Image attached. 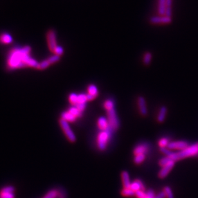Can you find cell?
<instances>
[{
  "instance_id": "1",
  "label": "cell",
  "mask_w": 198,
  "mask_h": 198,
  "mask_svg": "<svg viewBox=\"0 0 198 198\" xmlns=\"http://www.w3.org/2000/svg\"><path fill=\"white\" fill-rule=\"evenodd\" d=\"M31 48L25 46L21 48H14L9 53L8 57V67L11 69L25 68L27 67L38 68L39 63L32 58L30 53Z\"/></svg>"
},
{
  "instance_id": "2",
  "label": "cell",
  "mask_w": 198,
  "mask_h": 198,
  "mask_svg": "<svg viewBox=\"0 0 198 198\" xmlns=\"http://www.w3.org/2000/svg\"><path fill=\"white\" fill-rule=\"evenodd\" d=\"M198 155V143L189 145L186 149L182 150L180 152L173 153L168 157L174 162L178 161L188 157L196 156Z\"/></svg>"
},
{
  "instance_id": "3",
  "label": "cell",
  "mask_w": 198,
  "mask_h": 198,
  "mask_svg": "<svg viewBox=\"0 0 198 198\" xmlns=\"http://www.w3.org/2000/svg\"><path fill=\"white\" fill-rule=\"evenodd\" d=\"M110 128L106 131H102L97 136V145L100 150H104L106 149L108 141L110 138Z\"/></svg>"
},
{
  "instance_id": "4",
  "label": "cell",
  "mask_w": 198,
  "mask_h": 198,
  "mask_svg": "<svg viewBox=\"0 0 198 198\" xmlns=\"http://www.w3.org/2000/svg\"><path fill=\"white\" fill-rule=\"evenodd\" d=\"M107 114L109 128L113 131L117 130L119 127L120 123L115 108L107 111Z\"/></svg>"
},
{
  "instance_id": "5",
  "label": "cell",
  "mask_w": 198,
  "mask_h": 198,
  "mask_svg": "<svg viewBox=\"0 0 198 198\" xmlns=\"http://www.w3.org/2000/svg\"><path fill=\"white\" fill-rule=\"evenodd\" d=\"M59 124L68 140L70 141L71 142H75V140H76V136H75V133L71 129L68 122L61 118L59 120Z\"/></svg>"
},
{
  "instance_id": "6",
  "label": "cell",
  "mask_w": 198,
  "mask_h": 198,
  "mask_svg": "<svg viewBox=\"0 0 198 198\" xmlns=\"http://www.w3.org/2000/svg\"><path fill=\"white\" fill-rule=\"evenodd\" d=\"M173 18L166 16H154L150 18L149 23L153 25H167L171 24Z\"/></svg>"
},
{
  "instance_id": "7",
  "label": "cell",
  "mask_w": 198,
  "mask_h": 198,
  "mask_svg": "<svg viewBox=\"0 0 198 198\" xmlns=\"http://www.w3.org/2000/svg\"><path fill=\"white\" fill-rule=\"evenodd\" d=\"M46 40L49 50L53 53L56 47L58 46V41H57L56 32L53 29H50L47 32Z\"/></svg>"
},
{
  "instance_id": "8",
  "label": "cell",
  "mask_w": 198,
  "mask_h": 198,
  "mask_svg": "<svg viewBox=\"0 0 198 198\" xmlns=\"http://www.w3.org/2000/svg\"><path fill=\"white\" fill-rule=\"evenodd\" d=\"M175 164V162L174 160H171V162L168 163L167 165L162 167V169L160 170L159 173H158V176L159 178L163 179L167 177V176L169 174V173L171 172V170L173 168Z\"/></svg>"
},
{
  "instance_id": "9",
  "label": "cell",
  "mask_w": 198,
  "mask_h": 198,
  "mask_svg": "<svg viewBox=\"0 0 198 198\" xmlns=\"http://www.w3.org/2000/svg\"><path fill=\"white\" fill-rule=\"evenodd\" d=\"M189 146L188 144L185 141H175L170 142L167 146V148L170 150L172 149H177V150H183Z\"/></svg>"
},
{
  "instance_id": "10",
  "label": "cell",
  "mask_w": 198,
  "mask_h": 198,
  "mask_svg": "<svg viewBox=\"0 0 198 198\" xmlns=\"http://www.w3.org/2000/svg\"><path fill=\"white\" fill-rule=\"evenodd\" d=\"M99 94L98 89L94 84H91L88 88V94L86 95L88 100H93L95 99Z\"/></svg>"
},
{
  "instance_id": "11",
  "label": "cell",
  "mask_w": 198,
  "mask_h": 198,
  "mask_svg": "<svg viewBox=\"0 0 198 198\" xmlns=\"http://www.w3.org/2000/svg\"><path fill=\"white\" fill-rule=\"evenodd\" d=\"M138 106L140 114L142 116H146L147 115V108L146 102L144 97H139L138 99Z\"/></svg>"
},
{
  "instance_id": "12",
  "label": "cell",
  "mask_w": 198,
  "mask_h": 198,
  "mask_svg": "<svg viewBox=\"0 0 198 198\" xmlns=\"http://www.w3.org/2000/svg\"><path fill=\"white\" fill-rule=\"evenodd\" d=\"M130 188L135 192L139 191H145V190L144 183L140 180H136L133 182H132L131 184Z\"/></svg>"
},
{
  "instance_id": "13",
  "label": "cell",
  "mask_w": 198,
  "mask_h": 198,
  "mask_svg": "<svg viewBox=\"0 0 198 198\" xmlns=\"http://www.w3.org/2000/svg\"><path fill=\"white\" fill-rule=\"evenodd\" d=\"M97 124H98L99 128L101 131H106L108 129H109L108 120V118L104 117H101L98 119Z\"/></svg>"
},
{
  "instance_id": "14",
  "label": "cell",
  "mask_w": 198,
  "mask_h": 198,
  "mask_svg": "<svg viewBox=\"0 0 198 198\" xmlns=\"http://www.w3.org/2000/svg\"><path fill=\"white\" fill-rule=\"evenodd\" d=\"M166 10V0H158L157 11L159 16H164Z\"/></svg>"
},
{
  "instance_id": "15",
  "label": "cell",
  "mask_w": 198,
  "mask_h": 198,
  "mask_svg": "<svg viewBox=\"0 0 198 198\" xmlns=\"http://www.w3.org/2000/svg\"><path fill=\"white\" fill-rule=\"evenodd\" d=\"M148 151V147L144 144H140L137 145L134 150L133 153L135 156L138 154H145V153Z\"/></svg>"
},
{
  "instance_id": "16",
  "label": "cell",
  "mask_w": 198,
  "mask_h": 198,
  "mask_svg": "<svg viewBox=\"0 0 198 198\" xmlns=\"http://www.w3.org/2000/svg\"><path fill=\"white\" fill-rule=\"evenodd\" d=\"M121 176L124 188H130L131 183L130 181L129 173L127 171H123L121 174Z\"/></svg>"
},
{
  "instance_id": "17",
  "label": "cell",
  "mask_w": 198,
  "mask_h": 198,
  "mask_svg": "<svg viewBox=\"0 0 198 198\" xmlns=\"http://www.w3.org/2000/svg\"><path fill=\"white\" fill-rule=\"evenodd\" d=\"M61 118L68 122H73L77 119V117L73 115L68 111L63 112L61 114Z\"/></svg>"
},
{
  "instance_id": "18",
  "label": "cell",
  "mask_w": 198,
  "mask_h": 198,
  "mask_svg": "<svg viewBox=\"0 0 198 198\" xmlns=\"http://www.w3.org/2000/svg\"><path fill=\"white\" fill-rule=\"evenodd\" d=\"M12 41V37L10 34L5 33L0 35V43L3 44H10Z\"/></svg>"
},
{
  "instance_id": "19",
  "label": "cell",
  "mask_w": 198,
  "mask_h": 198,
  "mask_svg": "<svg viewBox=\"0 0 198 198\" xmlns=\"http://www.w3.org/2000/svg\"><path fill=\"white\" fill-rule=\"evenodd\" d=\"M165 16L173 17V0H166V10Z\"/></svg>"
},
{
  "instance_id": "20",
  "label": "cell",
  "mask_w": 198,
  "mask_h": 198,
  "mask_svg": "<svg viewBox=\"0 0 198 198\" xmlns=\"http://www.w3.org/2000/svg\"><path fill=\"white\" fill-rule=\"evenodd\" d=\"M167 109L165 106L162 107L161 109H160L158 117H157L158 122H159V123H162V122H163L165 120L166 115H167Z\"/></svg>"
},
{
  "instance_id": "21",
  "label": "cell",
  "mask_w": 198,
  "mask_h": 198,
  "mask_svg": "<svg viewBox=\"0 0 198 198\" xmlns=\"http://www.w3.org/2000/svg\"><path fill=\"white\" fill-rule=\"evenodd\" d=\"M153 59V55L152 53L150 52H146L144 56H143V63L144 65L147 66L149 65L150 63L151 62Z\"/></svg>"
},
{
  "instance_id": "22",
  "label": "cell",
  "mask_w": 198,
  "mask_h": 198,
  "mask_svg": "<svg viewBox=\"0 0 198 198\" xmlns=\"http://www.w3.org/2000/svg\"><path fill=\"white\" fill-rule=\"evenodd\" d=\"M135 192L131 189V188H124L122 190L121 194L124 197H132L135 196Z\"/></svg>"
},
{
  "instance_id": "23",
  "label": "cell",
  "mask_w": 198,
  "mask_h": 198,
  "mask_svg": "<svg viewBox=\"0 0 198 198\" xmlns=\"http://www.w3.org/2000/svg\"><path fill=\"white\" fill-rule=\"evenodd\" d=\"M58 195V189H52L47 192L43 198H57Z\"/></svg>"
},
{
  "instance_id": "24",
  "label": "cell",
  "mask_w": 198,
  "mask_h": 198,
  "mask_svg": "<svg viewBox=\"0 0 198 198\" xmlns=\"http://www.w3.org/2000/svg\"><path fill=\"white\" fill-rule=\"evenodd\" d=\"M68 111H69L70 113H71L73 115H74L75 117H76L77 118V117H81V115H82V112H81V111L79 110V109H78L76 106H72V107H71V108L69 109Z\"/></svg>"
},
{
  "instance_id": "25",
  "label": "cell",
  "mask_w": 198,
  "mask_h": 198,
  "mask_svg": "<svg viewBox=\"0 0 198 198\" xmlns=\"http://www.w3.org/2000/svg\"><path fill=\"white\" fill-rule=\"evenodd\" d=\"M69 100L72 105L76 106L78 104V95L75 93H71L69 96Z\"/></svg>"
},
{
  "instance_id": "26",
  "label": "cell",
  "mask_w": 198,
  "mask_h": 198,
  "mask_svg": "<svg viewBox=\"0 0 198 198\" xmlns=\"http://www.w3.org/2000/svg\"><path fill=\"white\" fill-rule=\"evenodd\" d=\"M104 108L107 111L111 110L112 109H114L115 108V107H114V102H113V100H111L110 99H108V100H106L104 102Z\"/></svg>"
},
{
  "instance_id": "27",
  "label": "cell",
  "mask_w": 198,
  "mask_h": 198,
  "mask_svg": "<svg viewBox=\"0 0 198 198\" xmlns=\"http://www.w3.org/2000/svg\"><path fill=\"white\" fill-rule=\"evenodd\" d=\"M145 159V154H138L136 155L134 158V162L135 163L139 165L142 163Z\"/></svg>"
},
{
  "instance_id": "28",
  "label": "cell",
  "mask_w": 198,
  "mask_h": 198,
  "mask_svg": "<svg viewBox=\"0 0 198 198\" xmlns=\"http://www.w3.org/2000/svg\"><path fill=\"white\" fill-rule=\"evenodd\" d=\"M169 143L170 142H169L168 138H162L161 139H159V140L158 141V145L161 148H166V147H167Z\"/></svg>"
},
{
  "instance_id": "29",
  "label": "cell",
  "mask_w": 198,
  "mask_h": 198,
  "mask_svg": "<svg viewBox=\"0 0 198 198\" xmlns=\"http://www.w3.org/2000/svg\"><path fill=\"white\" fill-rule=\"evenodd\" d=\"M163 191L165 194L166 198H174V194H173V191L169 186H165V188H163Z\"/></svg>"
},
{
  "instance_id": "30",
  "label": "cell",
  "mask_w": 198,
  "mask_h": 198,
  "mask_svg": "<svg viewBox=\"0 0 198 198\" xmlns=\"http://www.w3.org/2000/svg\"><path fill=\"white\" fill-rule=\"evenodd\" d=\"M171 160L172 159L170 158L168 156H166L159 160V165L162 167L165 166V165H167L168 163H169L171 161Z\"/></svg>"
},
{
  "instance_id": "31",
  "label": "cell",
  "mask_w": 198,
  "mask_h": 198,
  "mask_svg": "<svg viewBox=\"0 0 198 198\" xmlns=\"http://www.w3.org/2000/svg\"><path fill=\"white\" fill-rule=\"evenodd\" d=\"M50 65V62L48 61V59H46V60H44V61H42L41 62L39 63V67H38V68H37V69H39V70H44V69L48 68Z\"/></svg>"
},
{
  "instance_id": "32",
  "label": "cell",
  "mask_w": 198,
  "mask_h": 198,
  "mask_svg": "<svg viewBox=\"0 0 198 198\" xmlns=\"http://www.w3.org/2000/svg\"><path fill=\"white\" fill-rule=\"evenodd\" d=\"M61 59V57L59 55H57L55 54L50 56V58L48 59V61L50 62V64H55L56 62H58V61H59Z\"/></svg>"
},
{
  "instance_id": "33",
  "label": "cell",
  "mask_w": 198,
  "mask_h": 198,
  "mask_svg": "<svg viewBox=\"0 0 198 198\" xmlns=\"http://www.w3.org/2000/svg\"><path fill=\"white\" fill-rule=\"evenodd\" d=\"M88 101L87 96L85 94H80L78 95V104H86Z\"/></svg>"
},
{
  "instance_id": "34",
  "label": "cell",
  "mask_w": 198,
  "mask_h": 198,
  "mask_svg": "<svg viewBox=\"0 0 198 198\" xmlns=\"http://www.w3.org/2000/svg\"><path fill=\"white\" fill-rule=\"evenodd\" d=\"M0 198H15V195L12 192H0Z\"/></svg>"
},
{
  "instance_id": "35",
  "label": "cell",
  "mask_w": 198,
  "mask_h": 198,
  "mask_svg": "<svg viewBox=\"0 0 198 198\" xmlns=\"http://www.w3.org/2000/svg\"><path fill=\"white\" fill-rule=\"evenodd\" d=\"M64 52V48H62V46H58L56 47V48L55 49L53 53L57 55H59V56H61Z\"/></svg>"
},
{
  "instance_id": "36",
  "label": "cell",
  "mask_w": 198,
  "mask_h": 198,
  "mask_svg": "<svg viewBox=\"0 0 198 198\" xmlns=\"http://www.w3.org/2000/svg\"><path fill=\"white\" fill-rule=\"evenodd\" d=\"M15 191V188L13 186H7L3 188L0 192H12L14 193Z\"/></svg>"
},
{
  "instance_id": "37",
  "label": "cell",
  "mask_w": 198,
  "mask_h": 198,
  "mask_svg": "<svg viewBox=\"0 0 198 198\" xmlns=\"http://www.w3.org/2000/svg\"><path fill=\"white\" fill-rule=\"evenodd\" d=\"M135 196L138 198H147V194L145 192V191H139L136 192Z\"/></svg>"
},
{
  "instance_id": "38",
  "label": "cell",
  "mask_w": 198,
  "mask_h": 198,
  "mask_svg": "<svg viewBox=\"0 0 198 198\" xmlns=\"http://www.w3.org/2000/svg\"><path fill=\"white\" fill-rule=\"evenodd\" d=\"M67 193L63 189H58V195L57 198H67Z\"/></svg>"
},
{
  "instance_id": "39",
  "label": "cell",
  "mask_w": 198,
  "mask_h": 198,
  "mask_svg": "<svg viewBox=\"0 0 198 198\" xmlns=\"http://www.w3.org/2000/svg\"><path fill=\"white\" fill-rule=\"evenodd\" d=\"M147 194V198H155L156 194L153 190L149 189L146 192Z\"/></svg>"
},
{
  "instance_id": "40",
  "label": "cell",
  "mask_w": 198,
  "mask_h": 198,
  "mask_svg": "<svg viewBox=\"0 0 198 198\" xmlns=\"http://www.w3.org/2000/svg\"><path fill=\"white\" fill-rule=\"evenodd\" d=\"M161 151L163 153H164L167 156H169L170 155H171L173 153V152L171 151V150H170V149H167V147L166 148H161Z\"/></svg>"
},
{
  "instance_id": "41",
  "label": "cell",
  "mask_w": 198,
  "mask_h": 198,
  "mask_svg": "<svg viewBox=\"0 0 198 198\" xmlns=\"http://www.w3.org/2000/svg\"><path fill=\"white\" fill-rule=\"evenodd\" d=\"M86 106V104H77V105L76 106V107L79 109V110L81 112H82L85 109Z\"/></svg>"
},
{
  "instance_id": "42",
  "label": "cell",
  "mask_w": 198,
  "mask_h": 198,
  "mask_svg": "<svg viewBox=\"0 0 198 198\" xmlns=\"http://www.w3.org/2000/svg\"><path fill=\"white\" fill-rule=\"evenodd\" d=\"M155 198H166V196L164 191H163L162 192H160L158 194H156Z\"/></svg>"
}]
</instances>
